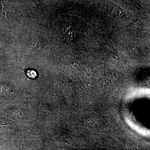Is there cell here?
<instances>
[{
    "label": "cell",
    "instance_id": "obj_1",
    "mask_svg": "<svg viewBox=\"0 0 150 150\" xmlns=\"http://www.w3.org/2000/svg\"><path fill=\"white\" fill-rule=\"evenodd\" d=\"M27 74L29 77L33 79H35L37 76L36 72L33 70H28L27 71Z\"/></svg>",
    "mask_w": 150,
    "mask_h": 150
}]
</instances>
